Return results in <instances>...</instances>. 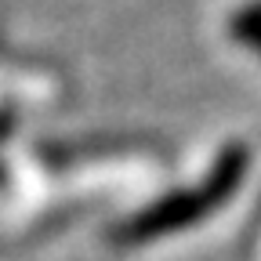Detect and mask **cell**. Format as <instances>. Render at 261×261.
I'll return each instance as SVG.
<instances>
[{"mask_svg":"<svg viewBox=\"0 0 261 261\" xmlns=\"http://www.w3.org/2000/svg\"><path fill=\"white\" fill-rule=\"evenodd\" d=\"M247 171V152L240 145H228L218 163H214V174L207 178L203 189H196V192H178V196H167V200H160L149 214H138L135 221H130L123 228V240H152V236H163V232H171V228H181L196 218H203L211 207H218L228 192H232L240 185Z\"/></svg>","mask_w":261,"mask_h":261,"instance_id":"cell-1","label":"cell"},{"mask_svg":"<svg viewBox=\"0 0 261 261\" xmlns=\"http://www.w3.org/2000/svg\"><path fill=\"white\" fill-rule=\"evenodd\" d=\"M232 37L243 40L247 47H254L261 55V0H254V4L240 8L236 18H232Z\"/></svg>","mask_w":261,"mask_h":261,"instance_id":"cell-2","label":"cell"}]
</instances>
